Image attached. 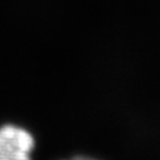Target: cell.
<instances>
[{
	"label": "cell",
	"instance_id": "obj_1",
	"mask_svg": "<svg viewBox=\"0 0 160 160\" xmlns=\"http://www.w3.org/2000/svg\"><path fill=\"white\" fill-rule=\"evenodd\" d=\"M32 135L23 128L6 125L0 128V160H31Z\"/></svg>",
	"mask_w": 160,
	"mask_h": 160
},
{
	"label": "cell",
	"instance_id": "obj_2",
	"mask_svg": "<svg viewBox=\"0 0 160 160\" xmlns=\"http://www.w3.org/2000/svg\"><path fill=\"white\" fill-rule=\"evenodd\" d=\"M71 160H96V159H92V158H89V157H83V156H78V157L72 158Z\"/></svg>",
	"mask_w": 160,
	"mask_h": 160
}]
</instances>
